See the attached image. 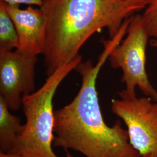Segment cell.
<instances>
[{
    "label": "cell",
    "mask_w": 157,
    "mask_h": 157,
    "mask_svg": "<svg viewBox=\"0 0 157 157\" xmlns=\"http://www.w3.org/2000/svg\"><path fill=\"white\" fill-rule=\"evenodd\" d=\"M2 1L17 29L19 40L17 49L36 56L42 54L44 47L45 17L41 8L30 6L21 10L19 6Z\"/></svg>",
    "instance_id": "52a82bcc"
},
{
    "label": "cell",
    "mask_w": 157,
    "mask_h": 157,
    "mask_svg": "<svg viewBox=\"0 0 157 157\" xmlns=\"http://www.w3.org/2000/svg\"><path fill=\"white\" fill-rule=\"evenodd\" d=\"M37 61V56L19 49L0 51V98L10 110H19L23 97L34 91Z\"/></svg>",
    "instance_id": "8992f818"
},
{
    "label": "cell",
    "mask_w": 157,
    "mask_h": 157,
    "mask_svg": "<svg viewBox=\"0 0 157 157\" xmlns=\"http://www.w3.org/2000/svg\"><path fill=\"white\" fill-rule=\"evenodd\" d=\"M149 38L142 15H132L124 39L113 49L108 59L112 67L122 70V82L127 93L136 94L138 87L144 96L157 102V90L150 83L146 69Z\"/></svg>",
    "instance_id": "277c9868"
},
{
    "label": "cell",
    "mask_w": 157,
    "mask_h": 157,
    "mask_svg": "<svg viewBox=\"0 0 157 157\" xmlns=\"http://www.w3.org/2000/svg\"><path fill=\"white\" fill-rule=\"evenodd\" d=\"M0 157H26L16 154H6L0 152Z\"/></svg>",
    "instance_id": "4fadbf2b"
},
{
    "label": "cell",
    "mask_w": 157,
    "mask_h": 157,
    "mask_svg": "<svg viewBox=\"0 0 157 157\" xmlns=\"http://www.w3.org/2000/svg\"><path fill=\"white\" fill-rule=\"evenodd\" d=\"M81 62L82 56L78 55L48 76L39 89L23 97L25 128L12 154L26 157H59L52 150L55 119L53 99L62 81Z\"/></svg>",
    "instance_id": "3957f363"
},
{
    "label": "cell",
    "mask_w": 157,
    "mask_h": 157,
    "mask_svg": "<svg viewBox=\"0 0 157 157\" xmlns=\"http://www.w3.org/2000/svg\"><path fill=\"white\" fill-rule=\"evenodd\" d=\"M119 95L112 100L111 110L126 126L131 145L140 156H157V102L130 94L124 89Z\"/></svg>",
    "instance_id": "5b68a950"
},
{
    "label": "cell",
    "mask_w": 157,
    "mask_h": 157,
    "mask_svg": "<svg viewBox=\"0 0 157 157\" xmlns=\"http://www.w3.org/2000/svg\"><path fill=\"white\" fill-rule=\"evenodd\" d=\"M44 56L49 76L78 54L94 34L107 28L110 38L124 21L138 11L126 0H45Z\"/></svg>",
    "instance_id": "7a4b0ae2"
},
{
    "label": "cell",
    "mask_w": 157,
    "mask_h": 157,
    "mask_svg": "<svg viewBox=\"0 0 157 157\" xmlns=\"http://www.w3.org/2000/svg\"><path fill=\"white\" fill-rule=\"evenodd\" d=\"M142 19L150 38H157V0H148Z\"/></svg>",
    "instance_id": "30bf717a"
},
{
    "label": "cell",
    "mask_w": 157,
    "mask_h": 157,
    "mask_svg": "<svg viewBox=\"0 0 157 157\" xmlns=\"http://www.w3.org/2000/svg\"><path fill=\"white\" fill-rule=\"evenodd\" d=\"M25 128L20 118L10 113L5 101L0 98V152H13Z\"/></svg>",
    "instance_id": "ba28073f"
},
{
    "label": "cell",
    "mask_w": 157,
    "mask_h": 157,
    "mask_svg": "<svg viewBox=\"0 0 157 157\" xmlns=\"http://www.w3.org/2000/svg\"><path fill=\"white\" fill-rule=\"evenodd\" d=\"M122 39V35L118 33L104 40V50L96 65L89 59L75 69L81 76L82 85L72 101L54 111L53 146L78 152L86 157H140L120 121L112 126L105 123L96 87L101 67Z\"/></svg>",
    "instance_id": "6da1fadb"
},
{
    "label": "cell",
    "mask_w": 157,
    "mask_h": 157,
    "mask_svg": "<svg viewBox=\"0 0 157 157\" xmlns=\"http://www.w3.org/2000/svg\"><path fill=\"white\" fill-rule=\"evenodd\" d=\"M140 157H157V156L155 155H153V154H148V155H142Z\"/></svg>",
    "instance_id": "9a60e30c"
},
{
    "label": "cell",
    "mask_w": 157,
    "mask_h": 157,
    "mask_svg": "<svg viewBox=\"0 0 157 157\" xmlns=\"http://www.w3.org/2000/svg\"><path fill=\"white\" fill-rule=\"evenodd\" d=\"M6 3L11 5H17L20 4H28L33 6H39L40 8L43 6L45 0H2Z\"/></svg>",
    "instance_id": "8fae6325"
},
{
    "label": "cell",
    "mask_w": 157,
    "mask_h": 157,
    "mask_svg": "<svg viewBox=\"0 0 157 157\" xmlns=\"http://www.w3.org/2000/svg\"><path fill=\"white\" fill-rule=\"evenodd\" d=\"M130 6H134L137 11L146 8L148 0H126Z\"/></svg>",
    "instance_id": "7c38bea8"
},
{
    "label": "cell",
    "mask_w": 157,
    "mask_h": 157,
    "mask_svg": "<svg viewBox=\"0 0 157 157\" xmlns=\"http://www.w3.org/2000/svg\"><path fill=\"white\" fill-rule=\"evenodd\" d=\"M19 40L13 21L0 1V51L13 50L18 47Z\"/></svg>",
    "instance_id": "9c48e42d"
},
{
    "label": "cell",
    "mask_w": 157,
    "mask_h": 157,
    "mask_svg": "<svg viewBox=\"0 0 157 157\" xmlns=\"http://www.w3.org/2000/svg\"><path fill=\"white\" fill-rule=\"evenodd\" d=\"M150 44L153 48H154L157 52V39H152L150 41Z\"/></svg>",
    "instance_id": "5bb4252c"
},
{
    "label": "cell",
    "mask_w": 157,
    "mask_h": 157,
    "mask_svg": "<svg viewBox=\"0 0 157 157\" xmlns=\"http://www.w3.org/2000/svg\"><path fill=\"white\" fill-rule=\"evenodd\" d=\"M67 157H72V155H71V154H69V153H68V152H67Z\"/></svg>",
    "instance_id": "2e32d148"
}]
</instances>
